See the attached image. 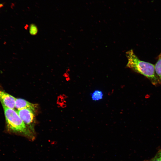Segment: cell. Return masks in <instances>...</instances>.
<instances>
[{
	"mask_svg": "<svg viewBox=\"0 0 161 161\" xmlns=\"http://www.w3.org/2000/svg\"></svg>",
	"mask_w": 161,
	"mask_h": 161,
	"instance_id": "11",
	"label": "cell"
},
{
	"mask_svg": "<svg viewBox=\"0 0 161 161\" xmlns=\"http://www.w3.org/2000/svg\"><path fill=\"white\" fill-rule=\"evenodd\" d=\"M126 55L127 67L145 76L154 85L160 83L155 73L154 65L140 60L132 49L127 51Z\"/></svg>",
	"mask_w": 161,
	"mask_h": 161,
	"instance_id": "1",
	"label": "cell"
},
{
	"mask_svg": "<svg viewBox=\"0 0 161 161\" xmlns=\"http://www.w3.org/2000/svg\"><path fill=\"white\" fill-rule=\"evenodd\" d=\"M103 93L100 90H96L94 91L91 94L92 100L94 101H98L103 98Z\"/></svg>",
	"mask_w": 161,
	"mask_h": 161,
	"instance_id": "7",
	"label": "cell"
},
{
	"mask_svg": "<svg viewBox=\"0 0 161 161\" xmlns=\"http://www.w3.org/2000/svg\"><path fill=\"white\" fill-rule=\"evenodd\" d=\"M16 99L0 88V101L2 106L14 109Z\"/></svg>",
	"mask_w": 161,
	"mask_h": 161,
	"instance_id": "4",
	"label": "cell"
},
{
	"mask_svg": "<svg viewBox=\"0 0 161 161\" xmlns=\"http://www.w3.org/2000/svg\"><path fill=\"white\" fill-rule=\"evenodd\" d=\"M15 107L18 110L28 109L34 111L37 107V106L35 104L31 103L23 99L16 98Z\"/></svg>",
	"mask_w": 161,
	"mask_h": 161,
	"instance_id": "5",
	"label": "cell"
},
{
	"mask_svg": "<svg viewBox=\"0 0 161 161\" xmlns=\"http://www.w3.org/2000/svg\"><path fill=\"white\" fill-rule=\"evenodd\" d=\"M34 111L28 109L17 110V112L25 124L30 126L31 131H33L31 126L34 119Z\"/></svg>",
	"mask_w": 161,
	"mask_h": 161,
	"instance_id": "3",
	"label": "cell"
},
{
	"mask_svg": "<svg viewBox=\"0 0 161 161\" xmlns=\"http://www.w3.org/2000/svg\"><path fill=\"white\" fill-rule=\"evenodd\" d=\"M156 74L160 83H161V52L158 56L157 62L154 65Z\"/></svg>",
	"mask_w": 161,
	"mask_h": 161,
	"instance_id": "6",
	"label": "cell"
},
{
	"mask_svg": "<svg viewBox=\"0 0 161 161\" xmlns=\"http://www.w3.org/2000/svg\"><path fill=\"white\" fill-rule=\"evenodd\" d=\"M146 161H161V149L157 152L153 158Z\"/></svg>",
	"mask_w": 161,
	"mask_h": 161,
	"instance_id": "9",
	"label": "cell"
},
{
	"mask_svg": "<svg viewBox=\"0 0 161 161\" xmlns=\"http://www.w3.org/2000/svg\"><path fill=\"white\" fill-rule=\"evenodd\" d=\"M29 32L32 35H35L37 34L38 30L36 25L32 24H30L29 27Z\"/></svg>",
	"mask_w": 161,
	"mask_h": 161,
	"instance_id": "8",
	"label": "cell"
},
{
	"mask_svg": "<svg viewBox=\"0 0 161 161\" xmlns=\"http://www.w3.org/2000/svg\"><path fill=\"white\" fill-rule=\"evenodd\" d=\"M4 6L3 4L2 3H0V9L2 7Z\"/></svg>",
	"mask_w": 161,
	"mask_h": 161,
	"instance_id": "10",
	"label": "cell"
},
{
	"mask_svg": "<svg viewBox=\"0 0 161 161\" xmlns=\"http://www.w3.org/2000/svg\"><path fill=\"white\" fill-rule=\"evenodd\" d=\"M9 131L12 132L21 134L30 140H33L35 137L32 132L27 127L26 124L14 109L3 106Z\"/></svg>",
	"mask_w": 161,
	"mask_h": 161,
	"instance_id": "2",
	"label": "cell"
}]
</instances>
